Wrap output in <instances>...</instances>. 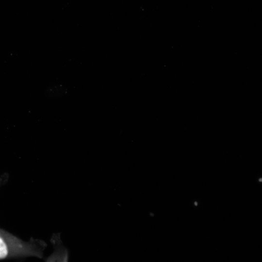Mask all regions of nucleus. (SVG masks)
I'll return each instance as SVG.
<instances>
[{
  "label": "nucleus",
  "instance_id": "obj_1",
  "mask_svg": "<svg viewBox=\"0 0 262 262\" xmlns=\"http://www.w3.org/2000/svg\"><path fill=\"white\" fill-rule=\"evenodd\" d=\"M20 240L0 229V260L21 254L22 247Z\"/></svg>",
  "mask_w": 262,
  "mask_h": 262
},
{
  "label": "nucleus",
  "instance_id": "obj_2",
  "mask_svg": "<svg viewBox=\"0 0 262 262\" xmlns=\"http://www.w3.org/2000/svg\"><path fill=\"white\" fill-rule=\"evenodd\" d=\"M7 177H6V174H4L2 176H0V185L4 182L5 181V180H6V179H7Z\"/></svg>",
  "mask_w": 262,
  "mask_h": 262
},
{
  "label": "nucleus",
  "instance_id": "obj_3",
  "mask_svg": "<svg viewBox=\"0 0 262 262\" xmlns=\"http://www.w3.org/2000/svg\"><path fill=\"white\" fill-rule=\"evenodd\" d=\"M194 204H195V205H196V206L197 205V202H196V201L195 202V203H194Z\"/></svg>",
  "mask_w": 262,
  "mask_h": 262
},
{
  "label": "nucleus",
  "instance_id": "obj_4",
  "mask_svg": "<svg viewBox=\"0 0 262 262\" xmlns=\"http://www.w3.org/2000/svg\"><path fill=\"white\" fill-rule=\"evenodd\" d=\"M259 181H262V179H260Z\"/></svg>",
  "mask_w": 262,
  "mask_h": 262
}]
</instances>
